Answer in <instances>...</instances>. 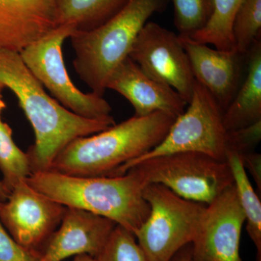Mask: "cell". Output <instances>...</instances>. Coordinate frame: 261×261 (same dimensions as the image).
<instances>
[{"label":"cell","instance_id":"cell-1","mask_svg":"<svg viewBox=\"0 0 261 261\" xmlns=\"http://www.w3.org/2000/svg\"><path fill=\"white\" fill-rule=\"evenodd\" d=\"M0 85L15 94L34 129L35 142L27 152L32 173L49 171L72 141L116 124L113 117L89 119L63 107L48 95L18 51L0 49Z\"/></svg>","mask_w":261,"mask_h":261},{"label":"cell","instance_id":"cell-2","mask_svg":"<svg viewBox=\"0 0 261 261\" xmlns=\"http://www.w3.org/2000/svg\"><path fill=\"white\" fill-rule=\"evenodd\" d=\"M176 117L156 112L134 116L119 124L72 141L58 154L49 171L67 176H114L118 169L161 143Z\"/></svg>","mask_w":261,"mask_h":261},{"label":"cell","instance_id":"cell-3","mask_svg":"<svg viewBox=\"0 0 261 261\" xmlns=\"http://www.w3.org/2000/svg\"><path fill=\"white\" fill-rule=\"evenodd\" d=\"M25 181L58 203L111 220L135 236L150 210L143 196L147 185L134 168L124 174L92 177L49 171L32 173Z\"/></svg>","mask_w":261,"mask_h":261},{"label":"cell","instance_id":"cell-4","mask_svg":"<svg viewBox=\"0 0 261 261\" xmlns=\"http://www.w3.org/2000/svg\"><path fill=\"white\" fill-rule=\"evenodd\" d=\"M168 3V0H128L100 27L70 36L75 70L92 92L103 97L110 76L129 56L144 25L154 13L166 9Z\"/></svg>","mask_w":261,"mask_h":261},{"label":"cell","instance_id":"cell-5","mask_svg":"<svg viewBox=\"0 0 261 261\" xmlns=\"http://www.w3.org/2000/svg\"><path fill=\"white\" fill-rule=\"evenodd\" d=\"M143 196L150 210L135 238L147 261H169L193 243L206 205L186 200L159 184L147 185Z\"/></svg>","mask_w":261,"mask_h":261},{"label":"cell","instance_id":"cell-6","mask_svg":"<svg viewBox=\"0 0 261 261\" xmlns=\"http://www.w3.org/2000/svg\"><path fill=\"white\" fill-rule=\"evenodd\" d=\"M187 105L189 107L173 121L161 143L118 169L114 176L124 174L145 160L177 152H200L226 161L228 130L223 121V111L216 99L195 81Z\"/></svg>","mask_w":261,"mask_h":261},{"label":"cell","instance_id":"cell-7","mask_svg":"<svg viewBox=\"0 0 261 261\" xmlns=\"http://www.w3.org/2000/svg\"><path fill=\"white\" fill-rule=\"evenodd\" d=\"M132 168L140 173L146 185L159 184L186 200L205 205L233 185L227 161L200 152L157 156Z\"/></svg>","mask_w":261,"mask_h":261},{"label":"cell","instance_id":"cell-8","mask_svg":"<svg viewBox=\"0 0 261 261\" xmlns=\"http://www.w3.org/2000/svg\"><path fill=\"white\" fill-rule=\"evenodd\" d=\"M75 32L73 25H60L32 43L20 54L33 75L63 107L89 119L112 118V108L100 96L84 93L70 80L64 61L63 42Z\"/></svg>","mask_w":261,"mask_h":261},{"label":"cell","instance_id":"cell-9","mask_svg":"<svg viewBox=\"0 0 261 261\" xmlns=\"http://www.w3.org/2000/svg\"><path fill=\"white\" fill-rule=\"evenodd\" d=\"M65 207L24 181L0 202V222L19 245L42 255L61 224Z\"/></svg>","mask_w":261,"mask_h":261},{"label":"cell","instance_id":"cell-10","mask_svg":"<svg viewBox=\"0 0 261 261\" xmlns=\"http://www.w3.org/2000/svg\"><path fill=\"white\" fill-rule=\"evenodd\" d=\"M128 57L151 78L174 89L188 104L195 80L178 34L147 22L137 36Z\"/></svg>","mask_w":261,"mask_h":261},{"label":"cell","instance_id":"cell-11","mask_svg":"<svg viewBox=\"0 0 261 261\" xmlns=\"http://www.w3.org/2000/svg\"><path fill=\"white\" fill-rule=\"evenodd\" d=\"M245 216L234 185L206 205L192 243L195 261H243L240 247Z\"/></svg>","mask_w":261,"mask_h":261},{"label":"cell","instance_id":"cell-12","mask_svg":"<svg viewBox=\"0 0 261 261\" xmlns=\"http://www.w3.org/2000/svg\"><path fill=\"white\" fill-rule=\"evenodd\" d=\"M117 226L89 211L66 207L61 224L51 235L40 261H62L80 255L96 257Z\"/></svg>","mask_w":261,"mask_h":261},{"label":"cell","instance_id":"cell-13","mask_svg":"<svg viewBox=\"0 0 261 261\" xmlns=\"http://www.w3.org/2000/svg\"><path fill=\"white\" fill-rule=\"evenodd\" d=\"M178 37L195 81L210 92L224 113L240 87L243 56L236 51L214 49L189 37Z\"/></svg>","mask_w":261,"mask_h":261},{"label":"cell","instance_id":"cell-14","mask_svg":"<svg viewBox=\"0 0 261 261\" xmlns=\"http://www.w3.org/2000/svg\"><path fill=\"white\" fill-rule=\"evenodd\" d=\"M106 88L126 98L137 116L163 112L177 118L187 105L174 89L151 78L129 57L113 70Z\"/></svg>","mask_w":261,"mask_h":261},{"label":"cell","instance_id":"cell-15","mask_svg":"<svg viewBox=\"0 0 261 261\" xmlns=\"http://www.w3.org/2000/svg\"><path fill=\"white\" fill-rule=\"evenodd\" d=\"M56 27L55 0H0V49L20 53Z\"/></svg>","mask_w":261,"mask_h":261},{"label":"cell","instance_id":"cell-16","mask_svg":"<svg viewBox=\"0 0 261 261\" xmlns=\"http://www.w3.org/2000/svg\"><path fill=\"white\" fill-rule=\"evenodd\" d=\"M248 55L247 76L223 113L227 130L239 129L261 121V41L254 43Z\"/></svg>","mask_w":261,"mask_h":261},{"label":"cell","instance_id":"cell-17","mask_svg":"<svg viewBox=\"0 0 261 261\" xmlns=\"http://www.w3.org/2000/svg\"><path fill=\"white\" fill-rule=\"evenodd\" d=\"M128 0H55L56 27L73 25L75 32L100 27L114 16Z\"/></svg>","mask_w":261,"mask_h":261},{"label":"cell","instance_id":"cell-18","mask_svg":"<svg viewBox=\"0 0 261 261\" xmlns=\"http://www.w3.org/2000/svg\"><path fill=\"white\" fill-rule=\"evenodd\" d=\"M226 161L232 173L233 185L247 221L246 230L256 248V261H261V202L254 191L241 158L234 152H228Z\"/></svg>","mask_w":261,"mask_h":261},{"label":"cell","instance_id":"cell-19","mask_svg":"<svg viewBox=\"0 0 261 261\" xmlns=\"http://www.w3.org/2000/svg\"><path fill=\"white\" fill-rule=\"evenodd\" d=\"M243 0H213V13L207 25L192 36L196 42L212 44L222 51H236L232 23Z\"/></svg>","mask_w":261,"mask_h":261},{"label":"cell","instance_id":"cell-20","mask_svg":"<svg viewBox=\"0 0 261 261\" xmlns=\"http://www.w3.org/2000/svg\"><path fill=\"white\" fill-rule=\"evenodd\" d=\"M0 171L3 182L10 192L32 174L28 154L13 139V130L0 117Z\"/></svg>","mask_w":261,"mask_h":261},{"label":"cell","instance_id":"cell-21","mask_svg":"<svg viewBox=\"0 0 261 261\" xmlns=\"http://www.w3.org/2000/svg\"><path fill=\"white\" fill-rule=\"evenodd\" d=\"M231 30L237 53L246 56L254 43L260 39L261 0H243Z\"/></svg>","mask_w":261,"mask_h":261},{"label":"cell","instance_id":"cell-22","mask_svg":"<svg viewBox=\"0 0 261 261\" xmlns=\"http://www.w3.org/2000/svg\"><path fill=\"white\" fill-rule=\"evenodd\" d=\"M178 35L191 37L207 25L213 13V0H171Z\"/></svg>","mask_w":261,"mask_h":261},{"label":"cell","instance_id":"cell-23","mask_svg":"<svg viewBox=\"0 0 261 261\" xmlns=\"http://www.w3.org/2000/svg\"><path fill=\"white\" fill-rule=\"evenodd\" d=\"M96 261H147L135 234L117 225Z\"/></svg>","mask_w":261,"mask_h":261},{"label":"cell","instance_id":"cell-24","mask_svg":"<svg viewBox=\"0 0 261 261\" xmlns=\"http://www.w3.org/2000/svg\"><path fill=\"white\" fill-rule=\"evenodd\" d=\"M260 140L261 121L239 129L228 130L227 153L243 155L254 152Z\"/></svg>","mask_w":261,"mask_h":261},{"label":"cell","instance_id":"cell-25","mask_svg":"<svg viewBox=\"0 0 261 261\" xmlns=\"http://www.w3.org/2000/svg\"><path fill=\"white\" fill-rule=\"evenodd\" d=\"M40 258L41 254L19 245L0 222V261H40Z\"/></svg>","mask_w":261,"mask_h":261},{"label":"cell","instance_id":"cell-26","mask_svg":"<svg viewBox=\"0 0 261 261\" xmlns=\"http://www.w3.org/2000/svg\"><path fill=\"white\" fill-rule=\"evenodd\" d=\"M245 171H248L256 185L257 192H261V154L254 152L240 155Z\"/></svg>","mask_w":261,"mask_h":261},{"label":"cell","instance_id":"cell-27","mask_svg":"<svg viewBox=\"0 0 261 261\" xmlns=\"http://www.w3.org/2000/svg\"><path fill=\"white\" fill-rule=\"evenodd\" d=\"M169 261H195L192 255V243L180 249Z\"/></svg>","mask_w":261,"mask_h":261},{"label":"cell","instance_id":"cell-28","mask_svg":"<svg viewBox=\"0 0 261 261\" xmlns=\"http://www.w3.org/2000/svg\"><path fill=\"white\" fill-rule=\"evenodd\" d=\"M10 194L3 181H0V202H5L9 197Z\"/></svg>","mask_w":261,"mask_h":261},{"label":"cell","instance_id":"cell-29","mask_svg":"<svg viewBox=\"0 0 261 261\" xmlns=\"http://www.w3.org/2000/svg\"><path fill=\"white\" fill-rule=\"evenodd\" d=\"M3 86L0 85V117H2L3 111L6 108V103H5L4 99H3V91L4 89Z\"/></svg>","mask_w":261,"mask_h":261},{"label":"cell","instance_id":"cell-30","mask_svg":"<svg viewBox=\"0 0 261 261\" xmlns=\"http://www.w3.org/2000/svg\"><path fill=\"white\" fill-rule=\"evenodd\" d=\"M73 261H96V259L89 255H80L75 256Z\"/></svg>","mask_w":261,"mask_h":261}]
</instances>
